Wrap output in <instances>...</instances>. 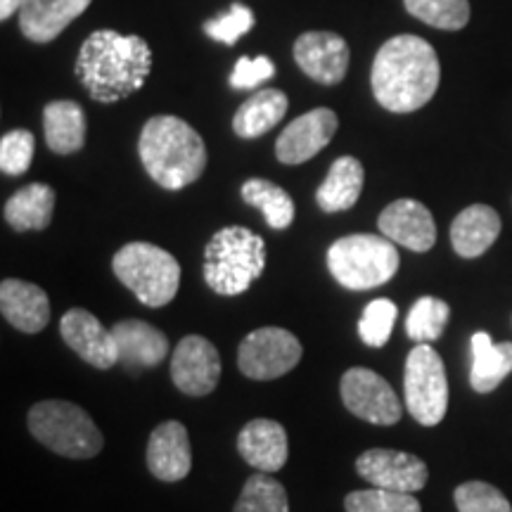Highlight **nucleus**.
Here are the masks:
<instances>
[{
	"label": "nucleus",
	"instance_id": "f257e3e1",
	"mask_svg": "<svg viewBox=\"0 0 512 512\" xmlns=\"http://www.w3.org/2000/svg\"><path fill=\"white\" fill-rule=\"evenodd\" d=\"M441 81V64L425 38L401 34L377 50L370 83L384 110L408 114L434 98Z\"/></svg>",
	"mask_w": 512,
	"mask_h": 512
},
{
	"label": "nucleus",
	"instance_id": "f03ea898",
	"mask_svg": "<svg viewBox=\"0 0 512 512\" xmlns=\"http://www.w3.org/2000/svg\"><path fill=\"white\" fill-rule=\"evenodd\" d=\"M152 69V50L143 36H124L112 29L93 31L81 43L74 72L95 102L126 100L145 86Z\"/></svg>",
	"mask_w": 512,
	"mask_h": 512
},
{
	"label": "nucleus",
	"instance_id": "7ed1b4c3",
	"mask_svg": "<svg viewBox=\"0 0 512 512\" xmlns=\"http://www.w3.org/2000/svg\"><path fill=\"white\" fill-rule=\"evenodd\" d=\"M138 155L152 181L164 190L195 183L207 166V147L188 121L171 114L152 117L140 131Z\"/></svg>",
	"mask_w": 512,
	"mask_h": 512
},
{
	"label": "nucleus",
	"instance_id": "20e7f679",
	"mask_svg": "<svg viewBox=\"0 0 512 512\" xmlns=\"http://www.w3.org/2000/svg\"><path fill=\"white\" fill-rule=\"evenodd\" d=\"M266 268V245L245 226H228L214 233L204 249V283L223 297L247 292Z\"/></svg>",
	"mask_w": 512,
	"mask_h": 512
},
{
	"label": "nucleus",
	"instance_id": "39448f33",
	"mask_svg": "<svg viewBox=\"0 0 512 512\" xmlns=\"http://www.w3.org/2000/svg\"><path fill=\"white\" fill-rule=\"evenodd\" d=\"M112 271L121 285L150 309L174 302L181 285V266L176 256L150 242H131L114 254Z\"/></svg>",
	"mask_w": 512,
	"mask_h": 512
},
{
	"label": "nucleus",
	"instance_id": "423d86ee",
	"mask_svg": "<svg viewBox=\"0 0 512 512\" xmlns=\"http://www.w3.org/2000/svg\"><path fill=\"white\" fill-rule=\"evenodd\" d=\"M399 252L384 235H347L332 242L328 268L332 278L347 290H375L399 271Z\"/></svg>",
	"mask_w": 512,
	"mask_h": 512
},
{
	"label": "nucleus",
	"instance_id": "0eeeda50",
	"mask_svg": "<svg viewBox=\"0 0 512 512\" xmlns=\"http://www.w3.org/2000/svg\"><path fill=\"white\" fill-rule=\"evenodd\" d=\"M29 432L64 458H93L102 451V434L91 415L69 401H41L29 411Z\"/></svg>",
	"mask_w": 512,
	"mask_h": 512
},
{
	"label": "nucleus",
	"instance_id": "6e6552de",
	"mask_svg": "<svg viewBox=\"0 0 512 512\" xmlns=\"http://www.w3.org/2000/svg\"><path fill=\"white\" fill-rule=\"evenodd\" d=\"M408 413L420 425L434 427L444 420L448 411V382L441 356L430 344H418L406 358L403 373Z\"/></svg>",
	"mask_w": 512,
	"mask_h": 512
},
{
	"label": "nucleus",
	"instance_id": "1a4fd4ad",
	"mask_svg": "<svg viewBox=\"0 0 512 512\" xmlns=\"http://www.w3.org/2000/svg\"><path fill=\"white\" fill-rule=\"evenodd\" d=\"M302 358V342L283 328H259L242 339L238 368L252 380H275L294 370Z\"/></svg>",
	"mask_w": 512,
	"mask_h": 512
},
{
	"label": "nucleus",
	"instance_id": "9d476101",
	"mask_svg": "<svg viewBox=\"0 0 512 512\" xmlns=\"http://www.w3.org/2000/svg\"><path fill=\"white\" fill-rule=\"evenodd\" d=\"M344 406L370 425H396L403 415L399 396L370 368H351L339 382Z\"/></svg>",
	"mask_w": 512,
	"mask_h": 512
},
{
	"label": "nucleus",
	"instance_id": "9b49d317",
	"mask_svg": "<svg viewBox=\"0 0 512 512\" xmlns=\"http://www.w3.org/2000/svg\"><path fill=\"white\" fill-rule=\"evenodd\" d=\"M356 472L366 482L380 489L403 491V494H415L425 489L430 470L425 460L413 453L392 451V448H370L356 458Z\"/></svg>",
	"mask_w": 512,
	"mask_h": 512
},
{
	"label": "nucleus",
	"instance_id": "f8f14e48",
	"mask_svg": "<svg viewBox=\"0 0 512 512\" xmlns=\"http://www.w3.org/2000/svg\"><path fill=\"white\" fill-rule=\"evenodd\" d=\"M171 377L183 394H211L221 377L219 351L202 335L183 337L171 356Z\"/></svg>",
	"mask_w": 512,
	"mask_h": 512
},
{
	"label": "nucleus",
	"instance_id": "ddd939ff",
	"mask_svg": "<svg viewBox=\"0 0 512 512\" xmlns=\"http://www.w3.org/2000/svg\"><path fill=\"white\" fill-rule=\"evenodd\" d=\"M294 62L299 69L323 86H337L349 69V46L332 31H306L294 41Z\"/></svg>",
	"mask_w": 512,
	"mask_h": 512
},
{
	"label": "nucleus",
	"instance_id": "4468645a",
	"mask_svg": "<svg viewBox=\"0 0 512 512\" xmlns=\"http://www.w3.org/2000/svg\"><path fill=\"white\" fill-rule=\"evenodd\" d=\"M337 114L328 107H316V110L302 114L294 119L290 126L280 133L275 140V157L283 164H304L311 157H316L323 147L330 145V140L337 133Z\"/></svg>",
	"mask_w": 512,
	"mask_h": 512
},
{
	"label": "nucleus",
	"instance_id": "2eb2a0df",
	"mask_svg": "<svg viewBox=\"0 0 512 512\" xmlns=\"http://www.w3.org/2000/svg\"><path fill=\"white\" fill-rule=\"evenodd\" d=\"M62 339L76 356L93 368L110 370L119 363V347L114 332L107 330L86 309H69L60 320Z\"/></svg>",
	"mask_w": 512,
	"mask_h": 512
},
{
	"label": "nucleus",
	"instance_id": "dca6fc26",
	"mask_svg": "<svg viewBox=\"0 0 512 512\" xmlns=\"http://www.w3.org/2000/svg\"><path fill=\"white\" fill-rule=\"evenodd\" d=\"M377 228L384 238L411 252H430L437 242V226L432 211L418 200H396L382 209Z\"/></svg>",
	"mask_w": 512,
	"mask_h": 512
},
{
	"label": "nucleus",
	"instance_id": "f3484780",
	"mask_svg": "<svg viewBox=\"0 0 512 512\" xmlns=\"http://www.w3.org/2000/svg\"><path fill=\"white\" fill-rule=\"evenodd\" d=\"M147 467L162 482H181L190 475L192 448L181 422L166 420L155 427L147 444Z\"/></svg>",
	"mask_w": 512,
	"mask_h": 512
},
{
	"label": "nucleus",
	"instance_id": "a211bd4d",
	"mask_svg": "<svg viewBox=\"0 0 512 512\" xmlns=\"http://www.w3.org/2000/svg\"><path fill=\"white\" fill-rule=\"evenodd\" d=\"M238 451L245 458V463L252 465L256 472L273 475V472L283 470L287 453H290L285 427L280 422L266 418L249 420L238 437Z\"/></svg>",
	"mask_w": 512,
	"mask_h": 512
},
{
	"label": "nucleus",
	"instance_id": "6ab92c4d",
	"mask_svg": "<svg viewBox=\"0 0 512 512\" xmlns=\"http://www.w3.org/2000/svg\"><path fill=\"white\" fill-rule=\"evenodd\" d=\"M91 3L93 0H24L19 10V29L29 41L50 43Z\"/></svg>",
	"mask_w": 512,
	"mask_h": 512
},
{
	"label": "nucleus",
	"instance_id": "aec40b11",
	"mask_svg": "<svg viewBox=\"0 0 512 512\" xmlns=\"http://www.w3.org/2000/svg\"><path fill=\"white\" fill-rule=\"evenodd\" d=\"M0 311L12 328L36 335L50 320V299L38 285L8 278L0 285Z\"/></svg>",
	"mask_w": 512,
	"mask_h": 512
},
{
	"label": "nucleus",
	"instance_id": "412c9836",
	"mask_svg": "<svg viewBox=\"0 0 512 512\" xmlns=\"http://www.w3.org/2000/svg\"><path fill=\"white\" fill-rule=\"evenodd\" d=\"M119 347V361L133 368H155L169 354V339L145 320H119L112 328Z\"/></svg>",
	"mask_w": 512,
	"mask_h": 512
},
{
	"label": "nucleus",
	"instance_id": "4be33fe9",
	"mask_svg": "<svg viewBox=\"0 0 512 512\" xmlns=\"http://www.w3.org/2000/svg\"><path fill=\"white\" fill-rule=\"evenodd\" d=\"M501 216L489 204H472L451 223V245L463 259H477L498 240Z\"/></svg>",
	"mask_w": 512,
	"mask_h": 512
},
{
	"label": "nucleus",
	"instance_id": "5701e85b",
	"mask_svg": "<svg viewBox=\"0 0 512 512\" xmlns=\"http://www.w3.org/2000/svg\"><path fill=\"white\" fill-rule=\"evenodd\" d=\"M366 171L356 157H339L332 162L328 176L316 190V202L325 214H339L354 207L363 192Z\"/></svg>",
	"mask_w": 512,
	"mask_h": 512
},
{
	"label": "nucleus",
	"instance_id": "b1692460",
	"mask_svg": "<svg viewBox=\"0 0 512 512\" xmlns=\"http://www.w3.org/2000/svg\"><path fill=\"white\" fill-rule=\"evenodd\" d=\"M470 384L477 394H489L512 373V342L496 344L489 332H475L470 339Z\"/></svg>",
	"mask_w": 512,
	"mask_h": 512
},
{
	"label": "nucleus",
	"instance_id": "393cba45",
	"mask_svg": "<svg viewBox=\"0 0 512 512\" xmlns=\"http://www.w3.org/2000/svg\"><path fill=\"white\" fill-rule=\"evenodd\" d=\"M46 143L55 155H74L86 145V112L74 100H55L43 110Z\"/></svg>",
	"mask_w": 512,
	"mask_h": 512
},
{
	"label": "nucleus",
	"instance_id": "a878e982",
	"mask_svg": "<svg viewBox=\"0 0 512 512\" xmlns=\"http://www.w3.org/2000/svg\"><path fill=\"white\" fill-rule=\"evenodd\" d=\"M287 105H290V100L278 88L256 91L235 112L233 131L240 138H261L264 133L280 124V119L287 114Z\"/></svg>",
	"mask_w": 512,
	"mask_h": 512
},
{
	"label": "nucleus",
	"instance_id": "bb28decb",
	"mask_svg": "<svg viewBox=\"0 0 512 512\" xmlns=\"http://www.w3.org/2000/svg\"><path fill=\"white\" fill-rule=\"evenodd\" d=\"M53 209L55 190L46 183H31L5 202L3 214L10 228H15L17 233H29V230L48 228L53 221Z\"/></svg>",
	"mask_w": 512,
	"mask_h": 512
},
{
	"label": "nucleus",
	"instance_id": "cd10ccee",
	"mask_svg": "<svg viewBox=\"0 0 512 512\" xmlns=\"http://www.w3.org/2000/svg\"><path fill=\"white\" fill-rule=\"evenodd\" d=\"M242 200L249 207H256L264 214V219L273 230H285L294 221V202L287 195V190L280 188L264 178H249L240 188Z\"/></svg>",
	"mask_w": 512,
	"mask_h": 512
},
{
	"label": "nucleus",
	"instance_id": "c85d7f7f",
	"mask_svg": "<svg viewBox=\"0 0 512 512\" xmlns=\"http://www.w3.org/2000/svg\"><path fill=\"white\" fill-rule=\"evenodd\" d=\"M235 512H290V498L278 479L268 477V472H256L242 486Z\"/></svg>",
	"mask_w": 512,
	"mask_h": 512
},
{
	"label": "nucleus",
	"instance_id": "c756f323",
	"mask_svg": "<svg viewBox=\"0 0 512 512\" xmlns=\"http://www.w3.org/2000/svg\"><path fill=\"white\" fill-rule=\"evenodd\" d=\"M406 10L427 27L458 31L470 22V0H403Z\"/></svg>",
	"mask_w": 512,
	"mask_h": 512
},
{
	"label": "nucleus",
	"instance_id": "7c9ffc66",
	"mask_svg": "<svg viewBox=\"0 0 512 512\" xmlns=\"http://www.w3.org/2000/svg\"><path fill=\"white\" fill-rule=\"evenodd\" d=\"M451 309L437 297H420L406 318V335L418 344H430L444 335Z\"/></svg>",
	"mask_w": 512,
	"mask_h": 512
},
{
	"label": "nucleus",
	"instance_id": "2f4dec72",
	"mask_svg": "<svg viewBox=\"0 0 512 512\" xmlns=\"http://www.w3.org/2000/svg\"><path fill=\"white\" fill-rule=\"evenodd\" d=\"M344 510L347 512H422L420 501L413 494H403V491L392 489H373L366 491H351L344 498Z\"/></svg>",
	"mask_w": 512,
	"mask_h": 512
},
{
	"label": "nucleus",
	"instance_id": "473e14b6",
	"mask_svg": "<svg viewBox=\"0 0 512 512\" xmlns=\"http://www.w3.org/2000/svg\"><path fill=\"white\" fill-rule=\"evenodd\" d=\"M396 304L392 299H375L363 309V316L358 320V337L363 339V344L368 347L380 349L389 342L392 337L394 323H396Z\"/></svg>",
	"mask_w": 512,
	"mask_h": 512
},
{
	"label": "nucleus",
	"instance_id": "72a5a7b5",
	"mask_svg": "<svg viewBox=\"0 0 512 512\" xmlns=\"http://www.w3.org/2000/svg\"><path fill=\"white\" fill-rule=\"evenodd\" d=\"M458 512H512V505L496 486L486 482H465L453 494Z\"/></svg>",
	"mask_w": 512,
	"mask_h": 512
},
{
	"label": "nucleus",
	"instance_id": "f704fd0d",
	"mask_svg": "<svg viewBox=\"0 0 512 512\" xmlns=\"http://www.w3.org/2000/svg\"><path fill=\"white\" fill-rule=\"evenodd\" d=\"M34 162V136L17 128L0 138V169L8 176H22Z\"/></svg>",
	"mask_w": 512,
	"mask_h": 512
},
{
	"label": "nucleus",
	"instance_id": "c9c22d12",
	"mask_svg": "<svg viewBox=\"0 0 512 512\" xmlns=\"http://www.w3.org/2000/svg\"><path fill=\"white\" fill-rule=\"evenodd\" d=\"M254 27V12L242 3H233L226 15L209 19L204 24V34L214 41L226 43V46H235L240 36H245L249 29Z\"/></svg>",
	"mask_w": 512,
	"mask_h": 512
},
{
	"label": "nucleus",
	"instance_id": "e433bc0d",
	"mask_svg": "<svg viewBox=\"0 0 512 512\" xmlns=\"http://www.w3.org/2000/svg\"><path fill=\"white\" fill-rule=\"evenodd\" d=\"M271 76H275V64L271 62V57H240L233 74H230V86L238 88V91H249V88L261 86Z\"/></svg>",
	"mask_w": 512,
	"mask_h": 512
},
{
	"label": "nucleus",
	"instance_id": "4c0bfd02",
	"mask_svg": "<svg viewBox=\"0 0 512 512\" xmlns=\"http://www.w3.org/2000/svg\"><path fill=\"white\" fill-rule=\"evenodd\" d=\"M24 0H0V19H10V15H15V12L22 10Z\"/></svg>",
	"mask_w": 512,
	"mask_h": 512
}]
</instances>
